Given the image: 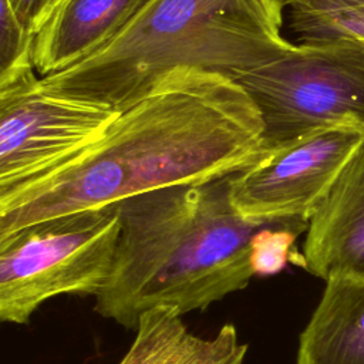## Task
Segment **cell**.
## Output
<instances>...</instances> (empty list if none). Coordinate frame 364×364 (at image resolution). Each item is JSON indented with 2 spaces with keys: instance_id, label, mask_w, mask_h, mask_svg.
Returning a JSON list of instances; mask_svg holds the SVG:
<instances>
[{
  "instance_id": "2",
  "label": "cell",
  "mask_w": 364,
  "mask_h": 364,
  "mask_svg": "<svg viewBox=\"0 0 364 364\" xmlns=\"http://www.w3.org/2000/svg\"><path fill=\"white\" fill-rule=\"evenodd\" d=\"M229 176L118 202L121 232L112 273L95 296L100 316L135 330L151 309L205 310L260 274L259 243L273 223L236 212Z\"/></svg>"
},
{
  "instance_id": "7",
  "label": "cell",
  "mask_w": 364,
  "mask_h": 364,
  "mask_svg": "<svg viewBox=\"0 0 364 364\" xmlns=\"http://www.w3.org/2000/svg\"><path fill=\"white\" fill-rule=\"evenodd\" d=\"M364 131L331 128L263 149L229 176L236 212L253 223L309 222Z\"/></svg>"
},
{
  "instance_id": "4",
  "label": "cell",
  "mask_w": 364,
  "mask_h": 364,
  "mask_svg": "<svg viewBox=\"0 0 364 364\" xmlns=\"http://www.w3.org/2000/svg\"><path fill=\"white\" fill-rule=\"evenodd\" d=\"M119 232L112 203L0 235V320L27 324L61 294L95 297L112 273Z\"/></svg>"
},
{
  "instance_id": "9",
  "label": "cell",
  "mask_w": 364,
  "mask_h": 364,
  "mask_svg": "<svg viewBox=\"0 0 364 364\" xmlns=\"http://www.w3.org/2000/svg\"><path fill=\"white\" fill-rule=\"evenodd\" d=\"M148 0H61L36 31L33 60L44 77L64 71L112 41Z\"/></svg>"
},
{
  "instance_id": "6",
  "label": "cell",
  "mask_w": 364,
  "mask_h": 364,
  "mask_svg": "<svg viewBox=\"0 0 364 364\" xmlns=\"http://www.w3.org/2000/svg\"><path fill=\"white\" fill-rule=\"evenodd\" d=\"M119 112L46 91L38 80L0 91V193L71 162L105 135Z\"/></svg>"
},
{
  "instance_id": "8",
  "label": "cell",
  "mask_w": 364,
  "mask_h": 364,
  "mask_svg": "<svg viewBox=\"0 0 364 364\" xmlns=\"http://www.w3.org/2000/svg\"><path fill=\"white\" fill-rule=\"evenodd\" d=\"M303 267L324 282L364 276V138L340 168L306 230Z\"/></svg>"
},
{
  "instance_id": "12",
  "label": "cell",
  "mask_w": 364,
  "mask_h": 364,
  "mask_svg": "<svg viewBox=\"0 0 364 364\" xmlns=\"http://www.w3.org/2000/svg\"><path fill=\"white\" fill-rule=\"evenodd\" d=\"M284 4L300 43L364 40V0H284Z\"/></svg>"
},
{
  "instance_id": "1",
  "label": "cell",
  "mask_w": 364,
  "mask_h": 364,
  "mask_svg": "<svg viewBox=\"0 0 364 364\" xmlns=\"http://www.w3.org/2000/svg\"><path fill=\"white\" fill-rule=\"evenodd\" d=\"M263 151V121L242 85L175 70L121 109L105 135L58 171L0 193V235L176 183L232 175Z\"/></svg>"
},
{
  "instance_id": "14",
  "label": "cell",
  "mask_w": 364,
  "mask_h": 364,
  "mask_svg": "<svg viewBox=\"0 0 364 364\" xmlns=\"http://www.w3.org/2000/svg\"><path fill=\"white\" fill-rule=\"evenodd\" d=\"M9 1L14 9L16 14L18 16V18L21 20V23L27 26L34 34L40 24L47 0H9Z\"/></svg>"
},
{
  "instance_id": "3",
  "label": "cell",
  "mask_w": 364,
  "mask_h": 364,
  "mask_svg": "<svg viewBox=\"0 0 364 364\" xmlns=\"http://www.w3.org/2000/svg\"><path fill=\"white\" fill-rule=\"evenodd\" d=\"M284 9V0H148L105 47L38 87L121 111L175 70L236 80L294 47L282 34Z\"/></svg>"
},
{
  "instance_id": "5",
  "label": "cell",
  "mask_w": 364,
  "mask_h": 364,
  "mask_svg": "<svg viewBox=\"0 0 364 364\" xmlns=\"http://www.w3.org/2000/svg\"><path fill=\"white\" fill-rule=\"evenodd\" d=\"M263 121V149L331 128L364 131V40L300 43L236 78Z\"/></svg>"
},
{
  "instance_id": "10",
  "label": "cell",
  "mask_w": 364,
  "mask_h": 364,
  "mask_svg": "<svg viewBox=\"0 0 364 364\" xmlns=\"http://www.w3.org/2000/svg\"><path fill=\"white\" fill-rule=\"evenodd\" d=\"M249 346L233 324H223L209 338L196 336L172 307L145 311L135 337L118 364H243Z\"/></svg>"
},
{
  "instance_id": "13",
  "label": "cell",
  "mask_w": 364,
  "mask_h": 364,
  "mask_svg": "<svg viewBox=\"0 0 364 364\" xmlns=\"http://www.w3.org/2000/svg\"><path fill=\"white\" fill-rule=\"evenodd\" d=\"M33 31L21 23L9 0H0V91L31 84L34 74Z\"/></svg>"
},
{
  "instance_id": "15",
  "label": "cell",
  "mask_w": 364,
  "mask_h": 364,
  "mask_svg": "<svg viewBox=\"0 0 364 364\" xmlns=\"http://www.w3.org/2000/svg\"><path fill=\"white\" fill-rule=\"evenodd\" d=\"M61 0H47L46 1V7H44V13H43V16H41V20H40V24H38V27H37V30L46 23V20L48 18V16L53 13V10L57 7V4L60 3ZM36 30V31H37ZM36 34V33H34Z\"/></svg>"
},
{
  "instance_id": "11",
  "label": "cell",
  "mask_w": 364,
  "mask_h": 364,
  "mask_svg": "<svg viewBox=\"0 0 364 364\" xmlns=\"http://www.w3.org/2000/svg\"><path fill=\"white\" fill-rule=\"evenodd\" d=\"M296 364H364V276L326 280L300 333Z\"/></svg>"
}]
</instances>
